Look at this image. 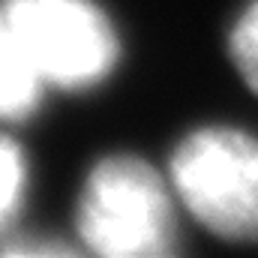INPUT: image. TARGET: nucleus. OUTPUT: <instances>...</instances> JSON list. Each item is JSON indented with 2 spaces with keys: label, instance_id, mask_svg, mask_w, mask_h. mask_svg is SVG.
I'll return each instance as SVG.
<instances>
[{
  "label": "nucleus",
  "instance_id": "f257e3e1",
  "mask_svg": "<svg viewBox=\"0 0 258 258\" xmlns=\"http://www.w3.org/2000/svg\"><path fill=\"white\" fill-rule=\"evenodd\" d=\"M78 234L105 258L174 252V213L162 177L135 156L102 159L78 201Z\"/></svg>",
  "mask_w": 258,
  "mask_h": 258
},
{
  "label": "nucleus",
  "instance_id": "f03ea898",
  "mask_svg": "<svg viewBox=\"0 0 258 258\" xmlns=\"http://www.w3.org/2000/svg\"><path fill=\"white\" fill-rule=\"evenodd\" d=\"M171 183L195 219L225 240H258V138L228 126L186 135Z\"/></svg>",
  "mask_w": 258,
  "mask_h": 258
},
{
  "label": "nucleus",
  "instance_id": "7ed1b4c3",
  "mask_svg": "<svg viewBox=\"0 0 258 258\" xmlns=\"http://www.w3.org/2000/svg\"><path fill=\"white\" fill-rule=\"evenodd\" d=\"M45 84L90 87L117 63V33L90 0H3Z\"/></svg>",
  "mask_w": 258,
  "mask_h": 258
},
{
  "label": "nucleus",
  "instance_id": "20e7f679",
  "mask_svg": "<svg viewBox=\"0 0 258 258\" xmlns=\"http://www.w3.org/2000/svg\"><path fill=\"white\" fill-rule=\"evenodd\" d=\"M45 78L30 60L24 42L0 9V120L27 117L42 96Z\"/></svg>",
  "mask_w": 258,
  "mask_h": 258
},
{
  "label": "nucleus",
  "instance_id": "39448f33",
  "mask_svg": "<svg viewBox=\"0 0 258 258\" xmlns=\"http://www.w3.org/2000/svg\"><path fill=\"white\" fill-rule=\"evenodd\" d=\"M231 57L246 78V84L258 93V0L237 18L231 33Z\"/></svg>",
  "mask_w": 258,
  "mask_h": 258
},
{
  "label": "nucleus",
  "instance_id": "423d86ee",
  "mask_svg": "<svg viewBox=\"0 0 258 258\" xmlns=\"http://www.w3.org/2000/svg\"><path fill=\"white\" fill-rule=\"evenodd\" d=\"M21 189H24V156L12 141L0 138V225L15 213Z\"/></svg>",
  "mask_w": 258,
  "mask_h": 258
}]
</instances>
